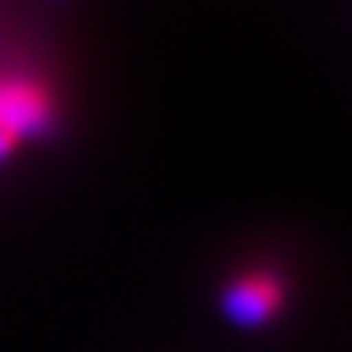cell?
I'll list each match as a JSON object with an SVG mask.
<instances>
[{
  "label": "cell",
  "instance_id": "cell-1",
  "mask_svg": "<svg viewBox=\"0 0 352 352\" xmlns=\"http://www.w3.org/2000/svg\"><path fill=\"white\" fill-rule=\"evenodd\" d=\"M58 123V103L52 89L31 76H0V126L24 140H41Z\"/></svg>",
  "mask_w": 352,
  "mask_h": 352
},
{
  "label": "cell",
  "instance_id": "cell-2",
  "mask_svg": "<svg viewBox=\"0 0 352 352\" xmlns=\"http://www.w3.org/2000/svg\"><path fill=\"white\" fill-rule=\"evenodd\" d=\"M284 294H287L284 280L274 270L256 267V270H243L226 280L219 294V308L236 329H263L280 315Z\"/></svg>",
  "mask_w": 352,
  "mask_h": 352
}]
</instances>
